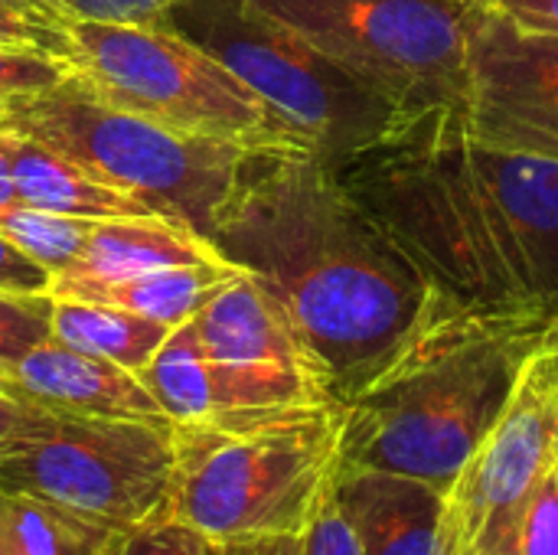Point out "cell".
Returning a JSON list of instances; mask_svg holds the SVG:
<instances>
[{
  "label": "cell",
  "mask_w": 558,
  "mask_h": 555,
  "mask_svg": "<svg viewBox=\"0 0 558 555\" xmlns=\"http://www.w3.org/2000/svg\"><path fill=\"white\" fill-rule=\"evenodd\" d=\"M347 193L461 317L558 321V164L481 141L458 105L402 111L330 160Z\"/></svg>",
  "instance_id": "6da1fadb"
},
{
  "label": "cell",
  "mask_w": 558,
  "mask_h": 555,
  "mask_svg": "<svg viewBox=\"0 0 558 555\" xmlns=\"http://www.w3.org/2000/svg\"><path fill=\"white\" fill-rule=\"evenodd\" d=\"M209 242L278 301L340 406L454 314L330 160L301 144L248 157Z\"/></svg>",
  "instance_id": "7a4b0ae2"
},
{
  "label": "cell",
  "mask_w": 558,
  "mask_h": 555,
  "mask_svg": "<svg viewBox=\"0 0 558 555\" xmlns=\"http://www.w3.org/2000/svg\"><path fill=\"white\" fill-rule=\"evenodd\" d=\"M543 334L448 314L343 406L340 468L392 471L448 491L507 412Z\"/></svg>",
  "instance_id": "3957f363"
},
{
  "label": "cell",
  "mask_w": 558,
  "mask_h": 555,
  "mask_svg": "<svg viewBox=\"0 0 558 555\" xmlns=\"http://www.w3.org/2000/svg\"><path fill=\"white\" fill-rule=\"evenodd\" d=\"M340 438V402L177 425L167 514L209 543L301 536L333 484Z\"/></svg>",
  "instance_id": "277c9868"
},
{
  "label": "cell",
  "mask_w": 558,
  "mask_h": 555,
  "mask_svg": "<svg viewBox=\"0 0 558 555\" xmlns=\"http://www.w3.org/2000/svg\"><path fill=\"white\" fill-rule=\"evenodd\" d=\"M3 124L29 134L157 216L209 239L248 157L265 144L177 131L95 98L75 79L3 105Z\"/></svg>",
  "instance_id": "5b68a950"
},
{
  "label": "cell",
  "mask_w": 558,
  "mask_h": 555,
  "mask_svg": "<svg viewBox=\"0 0 558 555\" xmlns=\"http://www.w3.org/2000/svg\"><path fill=\"white\" fill-rule=\"evenodd\" d=\"M52 23L59 29V52L72 65V79L114 108L222 141L301 144L271 114L262 95L170 26L95 20Z\"/></svg>",
  "instance_id": "8992f818"
},
{
  "label": "cell",
  "mask_w": 558,
  "mask_h": 555,
  "mask_svg": "<svg viewBox=\"0 0 558 555\" xmlns=\"http://www.w3.org/2000/svg\"><path fill=\"white\" fill-rule=\"evenodd\" d=\"M173 471L170 419H101L26 406L20 425L0 442V491L39 497L118 530L167 514Z\"/></svg>",
  "instance_id": "52a82bcc"
},
{
  "label": "cell",
  "mask_w": 558,
  "mask_h": 555,
  "mask_svg": "<svg viewBox=\"0 0 558 555\" xmlns=\"http://www.w3.org/2000/svg\"><path fill=\"white\" fill-rule=\"evenodd\" d=\"M167 26L232 69L324 160L363 147L402 114L379 92L343 72L288 26L255 13L245 0H180Z\"/></svg>",
  "instance_id": "ba28073f"
},
{
  "label": "cell",
  "mask_w": 558,
  "mask_h": 555,
  "mask_svg": "<svg viewBox=\"0 0 558 555\" xmlns=\"http://www.w3.org/2000/svg\"><path fill=\"white\" fill-rule=\"evenodd\" d=\"M399 111L464 105L474 0H245Z\"/></svg>",
  "instance_id": "9c48e42d"
},
{
  "label": "cell",
  "mask_w": 558,
  "mask_h": 555,
  "mask_svg": "<svg viewBox=\"0 0 558 555\" xmlns=\"http://www.w3.org/2000/svg\"><path fill=\"white\" fill-rule=\"evenodd\" d=\"M558 461V402L530 360L507 412L445 491L441 555H517L523 514Z\"/></svg>",
  "instance_id": "30bf717a"
},
{
  "label": "cell",
  "mask_w": 558,
  "mask_h": 555,
  "mask_svg": "<svg viewBox=\"0 0 558 555\" xmlns=\"http://www.w3.org/2000/svg\"><path fill=\"white\" fill-rule=\"evenodd\" d=\"M193 327L216 376L219 415L333 402L291 321L245 268L193 314Z\"/></svg>",
  "instance_id": "8fae6325"
},
{
  "label": "cell",
  "mask_w": 558,
  "mask_h": 555,
  "mask_svg": "<svg viewBox=\"0 0 558 555\" xmlns=\"http://www.w3.org/2000/svg\"><path fill=\"white\" fill-rule=\"evenodd\" d=\"M461 111L481 141L558 164V36L520 29L474 0Z\"/></svg>",
  "instance_id": "7c38bea8"
},
{
  "label": "cell",
  "mask_w": 558,
  "mask_h": 555,
  "mask_svg": "<svg viewBox=\"0 0 558 555\" xmlns=\"http://www.w3.org/2000/svg\"><path fill=\"white\" fill-rule=\"evenodd\" d=\"M7 396L26 406L101 419H167L137 373L46 340L3 370Z\"/></svg>",
  "instance_id": "4fadbf2b"
},
{
  "label": "cell",
  "mask_w": 558,
  "mask_h": 555,
  "mask_svg": "<svg viewBox=\"0 0 558 555\" xmlns=\"http://www.w3.org/2000/svg\"><path fill=\"white\" fill-rule=\"evenodd\" d=\"M333 497L363 555H441V487L392 471L337 468Z\"/></svg>",
  "instance_id": "5bb4252c"
},
{
  "label": "cell",
  "mask_w": 558,
  "mask_h": 555,
  "mask_svg": "<svg viewBox=\"0 0 558 555\" xmlns=\"http://www.w3.org/2000/svg\"><path fill=\"white\" fill-rule=\"evenodd\" d=\"M216 245L190 229L186 222L167 216H124V219H95L82 258L62 272L78 278L118 281L144 272L219 262Z\"/></svg>",
  "instance_id": "9a60e30c"
},
{
  "label": "cell",
  "mask_w": 558,
  "mask_h": 555,
  "mask_svg": "<svg viewBox=\"0 0 558 555\" xmlns=\"http://www.w3.org/2000/svg\"><path fill=\"white\" fill-rule=\"evenodd\" d=\"M10 167L16 200L46 213L78 216V219H124V216H157L137 196L105 183L92 170L78 167L56 147L20 134L10 128Z\"/></svg>",
  "instance_id": "2e32d148"
},
{
  "label": "cell",
  "mask_w": 558,
  "mask_h": 555,
  "mask_svg": "<svg viewBox=\"0 0 558 555\" xmlns=\"http://www.w3.org/2000/svg\"><path fill=\"white\" fill-rule=\"evenodd\" d=\"M242 268L229 258L203 262V265H177L160 272H144L118 281L101 278H78V275H56L52 298L65 301H98L114 304L154 321H163L170 327L190 321L229 278H235Z\"/></svg>",
  "instance_id": "e0dca14e"
},
{
  "label": "cell",
  "mask_w": 558,
  "mask_h": 555,
  "mask_svg": "<svg viewBox=\"0 0 558 555\" xmlns=\"http://www.w3.org/2000/svg\"><path fill=\"white\" fill-rule=\"evenodd\" d=\"M52 340L118 363L131 373H141L160 343L170 337V324L114 307L98 301H65L52 298Z\"/></svg>",
  "instance_id": "ac0fdd59"
},
{
  "label": "cell",
  "mask_w": 558,
  "mask_h": 555,
  "mask_svg": "<svg viewBox=\"0 0 558 555\" xmlns=\"http://www.w3.org/2000/svg\"><path fill=\"white\" fill-rule=\"evenodd\" d=\"M137 376L173 425H196L219 415L216 376L193 317L170 330V337Z\"/></svg>",
  "instance_id": "d6986e66"
},
{
  "label": "cell",
  "mask_w": 558,
  "mask_h": 555,
  "mask_svg": "<svg viewBox=\"0 0 558 555\" xmlns=\"http://www.w3.org/2000/svg\"><path fill=\"white\" fill-rule=\"evenodd\" d=\"M0 530L13 555H98L118 527L39 497L0 491Z\"/></svg>",
  "instance_id": "ffe728a7"
},
{
  "label": "cell",
  "mask_w": 558,
  "mask_h": 555,
  "mask_svg": "<svg viewBox=\"0 0 558 555\" xmlns=\"http://www.w3.org/2000/svg\"><path fill=\"white\" fill-rule=\"evenodd\" d=\"M92 226L95 219L46 213L26 203H13L10 209L0 213V232L10 242H16L26 255H33L39 265H46L52 275L69 272L82 258Z\"/></svg>",
  "instance_id": "44dd1931"
},
{
  "label": "cell",
  "mask_w": 558,
  "mask_h": 555,
  "mask_svg": "<svg viewBox=\"0 0 558 555\" xmlns=\"http://www.w3.org/2000/svg\"><path fill=\"white\" fill-rule=\"evenodd\" d=\"M72 79L62 52L39 43H0V111L20 95H39Z\"/></svg>",
  "instance_id": "7402d4cb"
},
{
  "label": "cell",
  "mask_w": 558,
  "mask_h": 555,
  "mask_svg": "<svg viewBox=\"0 0 558 555\" xmlns=\"http://www.w3.org/2000/svg\"><path fill=\"white\" fill-rule=\"evenodd\" d=\"M98 555H219V543H209L183 520L163 514L137 527L114 530Z\"/></svg>",
  "instance_id": "603a6c76"
},
{
  "label": "cell",
  "mask_w": 558,
  "mask_h": 555,
  "mask_svg": "<svg viewBox=\"0 0 558 555\" xmlns=\"http://www.w3.org/2000/svg\"><path fill=\"white\" fill-rule=\"evenodd\" d=\"M52 294L0 291V370L52 337Z\"/></svg>",
  "instance_id": "cb8c5ba5"
},
{
  "label": "cell",
  "mask_w": 558,
  "mask_h": 555,
  "mask_svg": "<svg viewBox=\"0 0 558 555\" xmlns=\"http://www.w3.org/2000/svg\"><path fill=\"white\" fill-rule=\"evenodd\" d=\"M177 3L180 0H36L46 20H95L134 26H167Z\"/></svg>",
  "instance_id": "d4e9b609"
},
{
  "label": "cell",
  "mask_w": 558,
  "mask_h": 555,
  "mask_svg": "<svg viewBox=\"0 0 558 555\" xmlns=\"http://www.w3.org/2000/svg\"><path fill=\"white\" fill-rule=\"evenodd\" d=\"M301 555H363V546L333 497V484L301 533Z\"/></svg>",
  "instance_id": "484cf974"
},
{
  "label": "cell",
  "mask_w": 558,
  "mask_h": 555,
  "mask_svg": "<svg viewBox=\"0 0 558 555\" xmlns=\"http://www.w3.org/2000/svg\"><path fill=\"white\" fill-rule=\"evenodd\" d=\"M517 555H558V478L553 474L539 484L533 494L523 523H520V540Z\"/></svg>",
  "instance_id": "4316f807"
},
{
  "label": "cell",
  "mask_w": 558,
  "mask_h": 555,
  "mask_svg": "<svg viewBox=\"0 0 558 555\" xmlns=\"http://www.w3.org/2000/svg\"><path fill=\"white\" fill-rule=\"evenodd\" d=\"M56 275L39 265L33 255H26L16 242H10L0 232V291L10 294H49Z\"/></svg>",
  "instance_id": "83f0119b"
},
{
  "label": "cell",
  "mask_w": 558,
  "mask_h": 555,
  "mask_svg": "<svg viewBox=\"0 0 558 555\" xmlns=\"http://www.w3.org/2000/svg\"><path fill=\"white\" fill-rule=\"evenodd\" d=\"M477 3L520 29L558 36V0H477Z\"/></svg>",
  "instance_id": "f1b7e54d"
},
{
  "label": "cell",
  "mask_w": 558,
  "mask_h": 555,
  "mask_svg": "<svg viewBox=\"0 0 558 555\" xmlns=\"http://www.w3.org/2000/svg\"><path fill=\"white\" fill-rule=\"evenodd\" d=\"M0 43H39L59 52V29L56 23L33 20L0 3Z\"/></svg>",
  "instance_id": "f546056e"
},
{
  "label": "cell",
  "mask_w": 558,
  "mask_h": 555,
  "mask_svg": "<svg viewBox=\"0 0 558 555\" xmlns=\"http://www.w3.org/2000/svg\"><path fill=\"white\" fill-rule=\"evenodd\" d=\"M219 555H301V536L248 540V543H219Z\"/></svg>",
  "instance_id": "4dcf8cb0"
},
{
  "label": "cell",
  "mask_w": 558,
  "mask_h": 555,
  "mask_svg": "<svg viewBox=\"0 0 558 555\" xmlns=\"http://www.w3.org/2000/svg\"><path fill=\"white\" fill-rule=\"evenodd\" d=\"M16 200V186H13V167H10V128L0 118V213L10 209Z\"/></svg>",
  "instance_id": "1f68e13d"
},
{
  "label": "cell",
  "mask_w": 558,
  "mask_h": 555,
  "mask_svg": "<svg viewBox=\"0 0 558 555\" xmlns=\"http://www.w3.org/2000/svg\"><path fill=\"white\" fill-rule=\"evenodd\" d=\"M539 357H543V366H546V373H549V383H553V393H556L558 402V321L543 334Z\"/></svg>",
  "instance_id": "d6a6232c"
},
{
  "label": "cell",
  "mask_w": 558,
  "mask_h": 555,
  "mask_svg": "<svg viewBox=\"0 0 558 555\" xmlns=\"http://www.w3.org/2000/svg\"><path fill=\"white\" fill-rule=\"evenodd\" d=\"M23 412H26V406H23V402H16L13 396L0 393V442H3L16 425H20Z\"/></svg>",
  "instance_id": "836d02e7"
},
{
  "label": "cell",
  "mask_w": 558,
  "mask_h": 555,
  "mask_svg": "<svg viewBox=\"0 0 558 555\" xmlns=\"http://www.w3.org/2000/svg\"><path fill=\"white\" fill-rule=\"evenodd\" d=\"M3 7H10V10H16V13H26V16H33V20H43V23H52V20H46L43 13H39V7H36V0H0Z\"/></svg>",
  "instance_id": "e575fe53"
},
{
  "label": "cell",
  "mask_w": 558,
  "mask_h": 555,
  "mask_svg": "<svg viewBox=\"0 0 558 555\" xmlns=\"http://www.w3.org/2000/svg\"><path fill=\"white\" fill-rule=\"evenodd\" d=\"M0 555H13L10 543H7V536H3V530H0Z\"/></svg>",
  "instance_id": "d590c367"
},
{
  "label": "cell",
  "mask_w": 558,
  "mask_h": 555,
  "mask_svg": "<svg viewBox=\"0 0 558 555\" xmlns=\"http://www.w3.org/2000/svg\"><path fill=\"white\" fill-rule=\"evenodd\" d=\"M7 389V376H3V370H0V393Z\"/></svg>",
  "instance_id": "8d00e7d4"
},
{
  "label": "cell",
  "mask_w": 558,
  "mask_h": 555,
  "mask_svg": "<svg viewBox=\"0 0 558 555\" xmlns=\"http://www.w3.org/2000/svg\"><path fill=\"white\" fill-rule=\"evenodd\" d=\"M556 478H558V461H556Z\"/></svg>",
  "instance_id": "74e56055"
}]
</instances>
